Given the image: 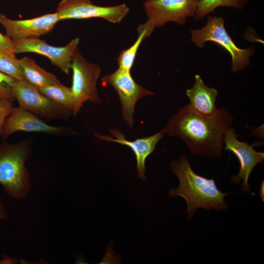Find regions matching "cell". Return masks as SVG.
<instances>
[{
	"label": "cell",
	"instance_id": "ba28073f",
	"mask_svg": "<svg viewBox=\"0 0 264 264\" xmlns=\"http://www.w3.org/2000/svg\"><path fill=\"white\" fill-rule=\"evenodd\" d=\"M102 80L104 84L111 85L118 93L123 118L129 127L132 128L136 104L141 98L154 93L137 84L130 71L126 69L118 68L114 72L104 76Z\"/></svg>",
	"mask_w": 264,
	"mask_h": 264
},
{
	"label": "cell",
	"instance_id": "484cf974",
	"mask_svg": "<svg viewBox=\"0 0 264 264\" xmlns=\"http://www.w3.org/2000/svg\"><path fill=\"white\" fill-rule=\"evenodd\" d=\"M7 218V215L3 204L0 201V220H6Z\"/></svg>",
	"mask_w": 264,
	"mask_h": 264
},
{
	"label": "cell",
	"instance_id": "d4e9b609",
	"mask_svg": "<svg viewBox=\"0 0 264 264\" xmlns=\"http://www.w3.org/2000/svg\"><path fill=\"white\" fill-rule=\"evenodd\" d=\"M17 261L15 258L7 257L5 256V257H3L2 260L0 261V264H15Z\"/></svg>",
	"mask_w": 264,
	"mask_h": 264
},
{
	"label": "cell",
	"instance_id": "4316f807",
	"mask_svg": "<svg viewBox=\"0 0 264 264\" xmlns=\"http://www.w3.org/2000/svg\"><path fill=\"white\" fill-rule=\"evenodd\" d=\"M264 180H263L261 184L260 192H259L261 198L263 201L264 200Z\"/></svg>",
	"mask_w": 264,
	"mask_h": 264
},
{
	"label": "cell",
	"instance_id": "83f0119b",
	"mask_svg": "<svg viewBox=\"0 0 264 264\" xmlns=\"http://www.w3.org/2000/svg\"></svg>",
	"mask_w": 264,
	"mask_h": 264
},
{
	"label": "cell",
	"instance_id": "9a60e30c",
	"mask_svg": "<svg viewBox=\"0 0 264 264\" xmlns=\"http://www.w3.org/2000/svg\"><path fill=\"white\" fill-rule=\"evenodd\" d=\"M195 78L192 88L186 90V94L190 100L189 105L200 114L213 115L218 110L216 106L218 91L205 85L200 75H196Z\"/></svg>",
	"mask_w": 264,
	"mask_h": 264
},
{
	"label": "cell",
	"instance_id": "5bb4252c",
	"mask_svg": "<svg viewBox=\"0 0 264 264\" xmlns=\"http://www.w3.org/2000/svg\"><path fill=\"white\" fill-rule=\"evenodd\" d=\"M110 132L113 137L94 132L93 133L100 140L116 142L129 147L135 156L138 177L142 180H145L146 159L154 151L157 144L166 133L164 129L154 135L137 138L133 141L127 140L126 136L117 128L111 129Z\"/></svg>",
	"mask_w": 264,
	"mask_h": 264
},
{
	"label": "cell",
	"instance_id": "4fadbf2b",
	"mask_svg": "<svg viewBox=\"0 0 264 264\" xmlns=\"http://www.w3.org/2000/svg\"><path fill=\"white\" fill-rule=\"evenodd\" d=\"M58 13H47L30 19L13 20L0 13V23L12 40L39 38L51 32L60 21Z\"/></svg>",
	"mask_w": 264,
	"mask_h": 264
},
{
	"label": "cell",
	"instance_id": "30bf717a",
	"mask_svg": "<svg viewBox=\"0 0 264 264\" xmlns=\"http://www.w3.org/2000/svg\"><path fill=\"white\" fill-rule=\"evenodd\" d=\"M199 0H146L143 6L148 21L155 28L174 22L183 25L194 16Z\"/></svg>",
	"mask_w": 264,
	"mask_h": 264
},
{
	"label": "cell",
	"instance_id": "603a6c76",
	"mask_svg": "<svg viewBox=\"0 0 264 264\" xmlns=\"http://www.w3.org/2000/svg\"><path fill=\"white\" fill-rule=\"evenodd\" d=\"M0 48L13 52V42L12 39L0 33Z\"/></svg>",
	"mask_w": 264,
	"mask_h": 264
},
{
	"label": "cell",
	"instance_id": "277c9868",
	"mask_svg": "<svg viewBox=\"0 0 264 264\" xmlns=\"http://www.w3.org/2000/svg\"><path fill=\"white\" fill-rule=\"evenodd\" d=\"M192 41L202 48L206 42H213L228 52L232 57V70L234 73L244 69L249 65L250 57L254 54L253 47L239 48L226 31L222 17L208 16L206 25L200 29L191 30Z\"/></svg>",
	"mask_w": 264,
	"mask_h": 264
},
{
	"label": "cell",
	"instance_id": "2e32d148",
	"mask_svg": "<svg viewBox=\"0 0 264 264\" xmlns=\"http://www.w3.org/2000/svg\"><path fill=\"white\" fill-rule=\"evenodd\" d=\"M18 62L24 80L38 89L50 84L60 83L55 75L40 67L31 58L25 57L19 59Z\"/></svg>",
	"mask_w": 264,
	"mask_h": 264
},
{
	"label": "cell",
	"instance_id": "9c48e42d",
	"mask_svg": "<svg viewBox=\"0 0 264 264\" xmlns=\"http://www.w3.org/2000/svg\"><path fill=\"white\" fill-rule=\"evenodd\" d=\"M129 11L124 3L101 6L94 4L90 0H62L57 8L60 21L102 18L114 23L120 22Z\"/></svg>",
	"mask_w": 264,
	"mask_h": 264
},
{
	"label": "cell",
	"instance_id": "52a82bcc",
	"mask_svg": "<svg viewBox=\"0 0 264 264\" xmlns=\"http://www.w3.org/2000/svg\"><path fill=\"white\" fill-rule=\"evenodd\" d=\"M238 136L235 128L232 127L229 128L225 134L223 149L234 154L240 164L238 174L233 176L231 180L236 184H239L242 181V190L245 193H250L249 177L256 166L262 163L264 159V152L257 151L253 147L262 145L263 142H255L250 145L248 142L240 141Z\"/></svg>",
	"mask_w": 264,
	"mask_h": 264
},
{
	"label": "cell",
	"instance_id": "8992f818",
	"mask_svg": "<svg viewBox=\"0 0 264 264\" xmlns=\"http://www.w3.org/2000/svg\"><path fill=\"white\" fill-rule=\"evenodd\" d=\"M11 91L19 107L46 120L67 121L72 110L46 97L25 80H15Z\"/></svg>",
	"mask_w": 264,
	"mask_h": 264
},
{
	"label": "cell",
	"instance_id": "6da1fadb",
	"mask_svg": "<svg viewBox=\"0 0 264 264\" xmlns=\"http://www.w3.org/2000/svg\"><path fill=\"white\" fill-rule=\"evenodd\" d=\"M234 118L229 110L218 109L210 116L200 114L188 105L179 108L164 128L165 133L178 136L195 155L219 159L222 155L225 134Z\"/></svg>",
	"mask_w": 264,
	"mask_h": 264
},
{
	"label": "cell",
	"instance_id": "cb8c5ba5",
	"mask_svg": "<svg viewBox=\"0 0 264 264\" xmlns=\"http://www.w3.org/2000/svg\"><path fill=\"white\" fill-rule=\"evenodd\" d=\"M250 129L254 135L259 137V138H264V125L263 124L260 127H251Z\"/></svg>",
	"mask_w": 264,
	"mask_h": 264
},
{
	"label": "cell",
	"instance_id": "44dd1931",
	"mask_svg": "<svg viewBox=\"0 0 264 264\" xmlns=\"http://www.w3.org/2000/svg\"><path fill=\"white\" fill-rule=\"evenodd\" d=\"M16 80L11 76L0 71V99L15 100L11 87Z\"/></svg>",
	"mask_w": 264,
	"mask_h": 264
},
{
	"label": "cell",
	"instance_id": "d6986e66",
	"mask_svg": "<svg viewBox=\"0 0 264 264\" xmlns=\"http://www.w3.org/2000/svg\"><path fill=\"white\" fill-rule=\"evenodd\" d=\"M248 0H199L194 15L196 20H200L214 12L217 7L226 6L242 9Z\"/></svg>",
	"mask_w": 264,
	"mask_h": 264
},
{
	"label": "cell",
	"instance_id": "8fae6325",
	"mask_svg": "<svg viewBox=\"0 0 264 264\" xmlns=\"http://www.w3.org/2000/svg\"><path fill=\"white\" fill-rule=\"evenodd\" d=\"M18 131L41 132L61 137L77 134L76 131L66 126L49 125L39 117L19 106L13 107L5 121L1 137L2 140H6Z\"/></svg>",
	"mask_w": 264,
	"mask_h": 264
},
{
	"label": "cell",
	"instance_id": "7402d4cb",
	"mask_svg": "<svg viewBox=\"0 0 264 264\" xmlns=\"http://www.w3.org/2000/svg\"><path fill=\"white\" fill-rule=\"evenodd\" d=\"M13 102L9 100L0 99V137L1 136L5 121L14 107Z\"/></svg>",
	"mask_w": 264,
	"mask_h": 264
},
{
	"label": "cell",
	"instance_id": "7c38bea8",
	"mask_svg": "<svg viewBox=\"0 0 264 264\" xmlns=\"http://www.w3.org/2000/svg\"><path fill=\"white\" fill-rule=\"evenodd\" d=\"M12 41L15 54L32 52L43 55L66 74L70 72L72 58L79 43L78 38L62 47L52 46L38 38Z\"/></svg>",
	"mask_w": 264,
	"mask_h": 264
},
{
	"label": "cell",
	"instance_id": "ac0fdd59",
	"mask_svg": "<svg viewBox=\"0 0 264 264\" xmlns=\"http://www.w3.org/2000/svg\"><path fill=\"white\" fill-rule=\"evenodd\" d=\"M44 95L53 102L72 110L74 106V100L71 88L61 83L47 85L38 89Z\"/></svg>",
	"mask_w": 264,
	"mask_h": 264
},
{
	"label": "cell",
	"instance_id": "7a4b0ae2",
	"mask_svg": "<svg viewBox=\"0 0 264 264\" xmlns=\"http://www.w3.org/2000/svg\"><path fill=\"white\" fill-rule=\"evenodd\" d=\"M170 165L178 178L179 185L176 188L169 190V196H179L186 200L189 220L194 217L198 208L218 211L228 208L224 198L231 193L220 190L213 178L209 179L194 172L185 155L172 161Z\"/></svg>",
	"mask_w": 264,
	"mask_h": 264
},
{
	"label": "cell",
	"instance_id": "3957f363",
	"mask_svg": "<svg viewBox=\"0 0 264 264\" xmlns=\"http://www.w3.org/2000/svg\"><path fill=\"white\" fill-rule=\"evenodd\" d=\"M32 139L17 143L0 142V184L11 197L21 198L28 192L30 176L25 162L31 152Z\"/></svg>",
	"mask_w": 264,
	"mask_h": 264
},
{
	"label": "cell",
	"instance_id": "ffe728a7",
	"mask_svg": "<svg viewBox=\"0 0 264 264\" xmlns=\"http://www.w3.org/2000/svg\"><path fill=\"white\" fill-rule=\"evenodd\" d=\"M15 54L0 48V71L16 80H24Z\"/></svg>",
	"mask_w": 264,
	"mask_h": 264
},
{
	"label": "cell",
	"instance_id": "5b68a950",
	"mask_svg": "<svg viewBox=\"0 0 264 264\" xmlns=\"http://www.w3.org/2000/svg\"><path fill=\"white\" fill-rule=\"evenodd\" d=\"M72 86L74 106L72 115L76 116L84 103L88 101L95 104L101 102L96 88L97 82L101 72L98 65L90 63L83 57L79 48L76 50L71 62Z\"/></svg>",
	"mask_w": 264,
	"mask_h": 264
},
{
	"label": "cell",
	"instance_id": "e0dca14e",
	"mask_svg": "<svg viewBox=\"0 0 264 264\" xmlns=\"http://www.w3.org/2000/svg\"><path fill=\"white\" fill-rule=\"evenodd\" d=\"M154 29L148 21L138 26V37L136 41L131 46L123 50L117 58L119 68L131 71L140 44L146 38L151 35Z\"/></svg>",
	"mask_w": 264,
	"mask_h": 264
}]
</instances>
